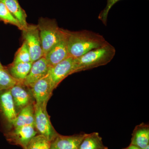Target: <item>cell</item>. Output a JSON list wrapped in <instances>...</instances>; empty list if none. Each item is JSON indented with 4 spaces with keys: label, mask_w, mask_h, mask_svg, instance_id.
<instances>
[{
    "label": "cell",
    "mask_w": 149,
    "mask_h": 149,
    "mask_svg": "<svg viewBox=\"0 0 149 149\" xmlns=\"http://www.w3.org/2000/svg\"><path fill=\"white\" fill-rule=\"evenodd\" d=\"M19 83L5 68L0 69V91L8 90Z\"/></svg>",
    "instance_id": "obj_20"
},
{
    "label": "cell",
    "mask_w": 149,
    "mask_h": 149,
    "mask_svg": "<svg viewBox=\"0 0 149 149\" xmlns=\"http://www.w3.org/2000/svg\"><path fill=\"white\" fill-rule=\"evenodd\" d=\"M124 149H141L140 148H138V147L136 146H134V145H131L130 144L129 146L127 147V148H125Z\"/></svg>",
    "instance_id": "obj_24"
},
{
    "label": "cell",
    "mask_w": 149,
    "mask_h": 149,
    "mask_svg": "<svg viewBox=\"0 0 149 149\" xmlns=\"http://www.w3.org/2000/svg\"><path fill=\"white\" fill-rule=\"evenodd\" d=\"M86 133L73 136H65L60 135L51 142L50 149H77Z\"/></svg>",
    "instance_id": "obj_13"
},
{
    "label": "cell",
    "mask_w": 149,
    "mask_h": 149,
    "mask_svg": "<svg viewBox=\"0 0 149 149\" xmlns=\"http://www.w3.org/2000/svg\"><path fill=\"white\" fill-rule=\"evenodd\" d=\"M30 104L21 110L13 121L12 128L26 125H34L35 113L34 104Z\"/></svg>",
    "instance_id": "obj_15"
},
{
    "label": "cell",
    "mask_w": 149,
    "mask_h": 149,
    "mask_svg": "<svg viewBox=\"0 0 149 149\" xmlns=\"http://www.w3.org/2000/svg\"><path fill=\"white\" fill-rule=\"evenodd\" d=\"M51 142L42 135L38 134L29 141L24 149H50Z\"/></svg>",
    "instance_id": "obj_19"
},
{
    "label": "cell",
    "mask_w": 149,
    "mask_h": 149,
    "mask_svg": "<svg viewBox=\"0 0 149 149\" xmlns=\"http://www.w3.org/2000/svg\"><path fill=\"white\" fill-rule=\"evenodd\" d=\"M75 70L74 58L68 57L50 68L48 72L53 90L66 77L74 73Z\"/></svg>",
    "instance_id": "obj_7"
},
{
    "label": "cell",
    "mask_w": 149,
    "mask_h": 149,
    "mask_svg": "<svg viewBox=\"0 0 149 149\" xmlns=\"http://www.w3.org/2000/svg\"><path fill=\"white\" fill-rule=\"evenodd\" d=\"M67 33L69 56L74 58L80 57L108 42L102 35L90 30L70 31L67 29Z\"/></svg>",
    "instance_id": "obj_1"
},
{
    "label": "cell",
    "mask_w": 149,
    "mask_h": 149,
    "mask_svg": "<svg viewBox=\"0 0 149 149\" xmlns=\"http://www.w3.org/2000/svg\"><path fill=\"white\" fill-rule=\"evenodd\" d=\"M31 61V57L29 48L27 43L24 41L20 48L18 49L15 54L13 64L28 63Z\"/></svg>",
    "instance_id": "obj_22"
},
{
    "label": "cell",
    "mask_w": 149,
    "mask_h": 149,
    "mask_svg": "<svg viewBox=\"0 0 149 149\" xmlns=\"http://www.w3.org/2000/svg\"><path fill=\"white\" fill-rule=\"evenodd\" d=\"M22 31V37L29 48L31 61L34 62L43 56L38 27L37 25L28 24L27 28Z\"/></svg>",
    "instance_id": "obj_8"
},
{
    "label": "cell",
    "mask_w": 149,
    "mask_h": 149,
    "mask_svg": "<svg viewBox=\"0 0 149 149\" xmlns=\"http://www.w3.org/2000/svg\"><path fill=\"white\" fill-rule=\"evenodd\" d=\"M40 33L43 56H45L55 44L59 35L60 28L55 19L41 17L37 25Z\"/></svg>",
    "instance_id": "obj_3"
},
{
    "label": "cell",
    "mask_w": 149,
    "mask_h": 149,
    "mask_svg": "<svg viewBox=\"0 0 149 149\" xmlns=\"http://www.w3.org/2000/svg\"><path fill=\"white\" fill-rule=\"evenodd\" d=\"M0 20L6 23L13 24L19 29L22 30V28L15 17L12 15L3 3L0 1Z\"/></svg>",
    "instance_id": "obj_21"
},
{
    "label": "cell",
    "mask_w": 149,
    "mask_h": 149,
    "mask_svg": "<svg viewBox=\"0 0 149 149\" xmlns=\"http://www.w3.org/2000/svg\"><path fill=\"white\" fill-rule=\"evenodd\" d=\"M10 90L17 114L29 104L35 103L30 88L24 86L22 83H17Z\"/></svg>",
    "instance_id": "obj_11"
},
{
    "label": "cell",
    "mask_w": 149,
    "mask_h": 149,
    "mask_svg": "<svg viewBox=\"0 0 149 149\" xmlns=\"http://www.w3.org/2000/svg\"><path fill=\"white\" fill-rule=\"evenodd\" d=\"M30 89L35 104L47 106L54 91L48 74L36 82Z\"/></svg>",
    "instance_id": "obj_10"
},
{
    "label": "cell",
    "mask_w": 149,
    "mask_h": 149,
    "mask_svg": "<svg viewBox=\"0 0 149 149\" xmlns=\"http://www.w3.org/2000/svg\"><path fill=\"white\" fill-rule=\"evenodd\" d=\"M17 115L10 89L0 91V116L7 126L4 132L12 128Z\"/></svg>",
    "instance_id": "obj_9"
},
{
    "label": "cell",
    "mask_w": 149,
    "mask_h": 149,
    "mask_svg": "<svg viewBox=\"0 0 149 149\" xmlns=\"http://www.w3.org/2000/svg\"><path fill=\"white\" fill-rule=\"evenodd\" d=\"M144 149H149V145H148V146H147L146 147V148Z\"/></svg>",
    "instance_id": "obj_27"
},
{
    "label": "cell",
    "mask_w": 149,
    "mask_h": 149,
    "mask_svg": "<svg viewBox=\"0 0 149 149\" xmlns=\"http://www.w3.org/2000/svg\"><path fill=\"white\" fill-rule=\"evenodd\" d=\"M50 68L45 57H42L32 63L29 73L23 80L22 84L27 88H31L36 82L48 74Z\"/></svg>",
    "instance_id": "obj_12"
},
{
    "label": "cell",
    "mask_w": 149,
    "mask_h": 149,
    "mask_svg": "<svg viewBox=\"0 0 149 149\" xmlns=\"http://www.w3.org/2000/svg\"><path fill=\"white\" fill-rule=\"evenodd\" d=\"M67 41V29L60 28L57 41L45 56L50 67L70 57L68 49Z\"/></svg>",
    "instance_id": "obj_6"
},
{
    "label": "cell",
    "mask_w": 149,
    "mask_h": 149,
    "mask_svg": "<svg viewBox=\"0 0 149 149\" xmlns=\"http://www.w3.org/2000/svg\"><path fill=\"white\" fill-rule=\"evenodd\" d=\"M37 130L33 125L13 127L4 133L9 143L20 146L24 149L31 139L37 135Z\"/></svg>",
    "instance_id": "obj_5"
},
{
    "label": "cell",
    "mask_w": 149,
    "mask_h": 149,
    "mask_svg": "<svg viewBox=\"0 0 149 149\" xmlns=\"http://www.w3.org/2000/svg\"><path fill=\"white\" fill-rule=\"evenodd\" d=\"M119 1L120 0H107L105 8L99 14V19L102 21L103 24L105 26H106L107 23L108 16L110 10L115 4L116 3Z\"/></svg>",
    "instance_id": "obj_23"
},
{
    "label": "cell",
    "mask_w": 149,
    "mask_h": 149,
    "mask_svg": "<svg viewBox=\"0 0 149 149\" xmlns=\"http://www.w3.org/2000/svg\"><path fill=\"white\" fill-rule=\"evenodd\" d=\"M3 3L17 21L19 22L22 30L27 28L28 23L27 22V15L25 11L19 5L18 0H0Z\"/></svg>",
    "instance_id": "obj_16"
},
{
    "label": "cell",
    "mask_w": 149,
    "mask_h": 149,
    "mask_svg": "<svg viewBox=\"0 0 149 149\" xmlns=\"http://www.w3.org/2000/svg\"></svg>",
    "instance_id": "obj_28"
},
{
    "label": "cell",
    "mask_w": 149,
    "mask_h": 149,
    "mask_svg": "<svg viewBox=\"0 0 149 149\" xmlns=\"http://www.w3.org/2000/svg\"><path fill=\"white\" fill-rule=\"evenodd\" d=\"M5 68L2 65L1 63V62H0V69H4V68Z\"/></svg>",
    "instance_id": "obj_25"
},
{
    "label": "cell",
    "mask_w": 149,
    "mask_h": 149,
    "mask_svg": "<svg viewBox=\"0 0 149 149\" xmlns=\"http://www.w3.org/2000/svg\"><path fill=\"white\" fill-rule=\"evenodd\" d=\"M101 137L98 133L87 134L78 149H97L104 147Z\"/></svg>",
    "instance_id": "obj_18"
},
{
    "label": "cell",
    "mask_w": 149,
    "mask_h": 149,
    "mask_svg": "<svg viewBox=\"0 0 149 149\" xmlns=\"http://www.w3.org/2000/svg\"><path fill=\"white\" fill-rule=\"evenodd\" d=\"M149 143V125L142 123L136 126L133 130L130 144L140 149H144Z\"/></svg>",
    "instance_id": "obj_14"
},
{
    "label": "cell",
    "mask_w": 149,
    "mask_h": 149,
    "mask_svg": "<svg viewBox=\"0 0 149 149\" xmlns=\"http://www.w3.org/2000/svg\"><path fill=\"white\" fill-rule=\"evenodd\" d=\"M47 106L34 104L35 126L38 134L42 135L50 142L59 135L51 123L47 110Z\"/></svg>",
    "instance_id": "obj_4"
},
{
    "label": "cell",
    "mask_w": 149,
    "mask_h": 149,
    "mask_svg": "<svg viewBox=\"0 0 149 149\" xmlns=\"http://www.w3.org/2000/svg\"><path fill=\"white\" fill-rule=\"evenodd\" d=\"M115 48L107 42L103 46L89 51L80 57L74 58V73L106 65L115 55Z\"/></svg>",
    "instance_id": "obj_2"
},
{
    "label": "cell",
    "mask_w": 149,
    "mask_h": 149,
    "mask_svg": "<svg viewBox=\"0 0 149 149\" xmlns=\"http://www.w3.org/2000/svg\"><path fill=\"white\" fill-rule=\"evenodd\" d=\"M32 64V62L16 64L12 63L6 69L14 79L22 83L29 73Z\"/></svg>",
    "instance_id": "obj_17"
},
{
    "label": "cell",
    "mask_w": 149,
    "mask_h": 149,
    "mask_svg": "<svg viewBox=\"0 0 149 149\" xmlns=\"http://www.w3.org/2000/svg\"><path fill=\"white\" fill-rule=\"evenodd\" d=\"M97 149H108V148L106 147H104V148H99Z\"/></svg>",
    "instance_id": "obj_26"
}]
</instances>
